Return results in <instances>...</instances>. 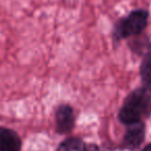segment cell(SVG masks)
I'll list each match as a JSON object with an SVG mask.
<instances>
[{"mask_svg":"<svg viewBox=\"0 0 151 151\" xmlns=\"http://www.w3.org/2000/svg\"><path fill=\"white\" fill-rule=\"evenodd\" d=\"M151 115V92L139 87L128 93L118 114L119 120L125 125L142 122Z\"/></svg>","mask_w":151,"mask_h":151,"instance_id":"cell-1","label":"cell"},{"mask_svg":"<svg viewBox=\"0 0 151 151\" xmlns=\"http://www.w3.org/2000/svg\"><path fill=\"white\" fill-rule=\"evenodd\" d=\"M149 12L144 9H138L130 12L127 16L121 18L115 24L113 29V40L120 42L143 33L148 25Z\"/></svg>","mask_w":151,"mask_h":151,"instance_id":"cell-2","label":"cell"},{"mask_svg":"<svg viewBox=\"0 0 151 151\" xmlns=\"http://www.w3.org/2000/svg\"><path fill=\"white\" fill-rule=\"evenodd\" d=\"M75 112L69 105H61L55 113L56 130L59 134H68L75 126Z\"/></svg>","mask_w":151,"mask_h":151,"instance_id":"cell-3","label":"cell"},{"mask_svg":"<svg viewBox=\"0 0 151 151\" xmlns=\"http://www.w3.org/2000/svg\"><path fill=\"white\" fill-rule=\"evenodd\" d=\"M127 129L123 138V146L128 150L137 149L145 138V124L143 122L127 125Z\"/></svg>","mask_w":151,"mask_h":151,"instance_id":"cell-4","label":"cell"},{"mask_svg":"<svg viewBox=\"0 0 151 151\" xmlns=\"http://www.w3.org/2000/svg\"><path fill=\"white\" fill-rule=\"evenodd\" d=\"M0 151H21V140L15 130L0 127Z\"/></svg>","mask_w":151,"mask_h":151,"instance_id":"cell-5","label":"cell"},{"mask_svg":"<svg viewBox=\"0 0 151 151\" xmlns=\"http://www.w3.org/2000/svg\"><path fill=\"white\" fill-rule=\"evenodd\" d=\"M130 50L139 56H147L151 54V40L146 35H137L128 42Z\"/></svg>","mask_w":151,"mask_h":151,"instance_id":"cell-6","label":"cell"},{"mask_svg":"<svg viewBox=\"0 0 151 151\" xmlns=\"http://www.w3.org/2000/svg\"><path fill=\"white\" fill-rule=\"evenodd\" d=\"M140 77L143 87L151 92V54L143 57L140 65Z\"/></svg>","mask_w":151,"mask_h":151,"instance_id":"cell-7","label":"cell"},{"mask_svg":"<svg viewBox=\"0 0 151 151\" xmlns=\"http://www.w3.org/2000/svg\"><path fill=\"white\" fill-rule=\"evenodd\" d=\"M87 147L81 139L69 138L63 141L57 151H86Z\"/></svg>","mask_w":151,"mask_h":151,"instance_id":"cell-8","label":"cell"},{"mask_svg":"<svg viewBox=\"0 0 151 151\" xmlns=\"http://www.w3.org/2000/svg\"><path fill=\"white\" fill-rule=\"evenodd\" d=\"M86 151H99V150L95 145H90L89 147H87Z\"/></svg>","mask_w":151,"mask_h":151,"instance_id":"cell-9","label":"cell"},{"mask_svg":"<svg viewBox=\"0 0 151 151\" xmlns=\"http://www.w3.org/2000/svg\"><path fill=\"white\" fill-rule=\"evenodd\" d=\"M142 151H151V144H149V145H147L146 147H145L144 149H143Z\"/></svg>","mask_w":151,"mask_h":151,"instance_id":"cell-10","label":"cell"}]
</instances>
